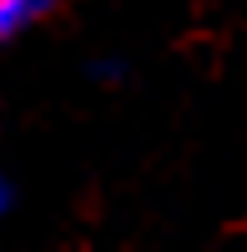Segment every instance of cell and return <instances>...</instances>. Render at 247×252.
<instances>
[{
	"label": "cell",
	"mask_w": 247,
	"mask_h": 252,
	"mask_svg": "<svg viewBox=\"0 0 247 252\" xmlns=\"http://www.w3.org/2000/svg\"><path fill=\"white\" fill-rule=\"evenodd\" d=\"M51 5L56 0H0V40H10L20 31H31L35 20H46Z\"/></svg>",
	"instance_id": "cell-1"
}]
</instances>
